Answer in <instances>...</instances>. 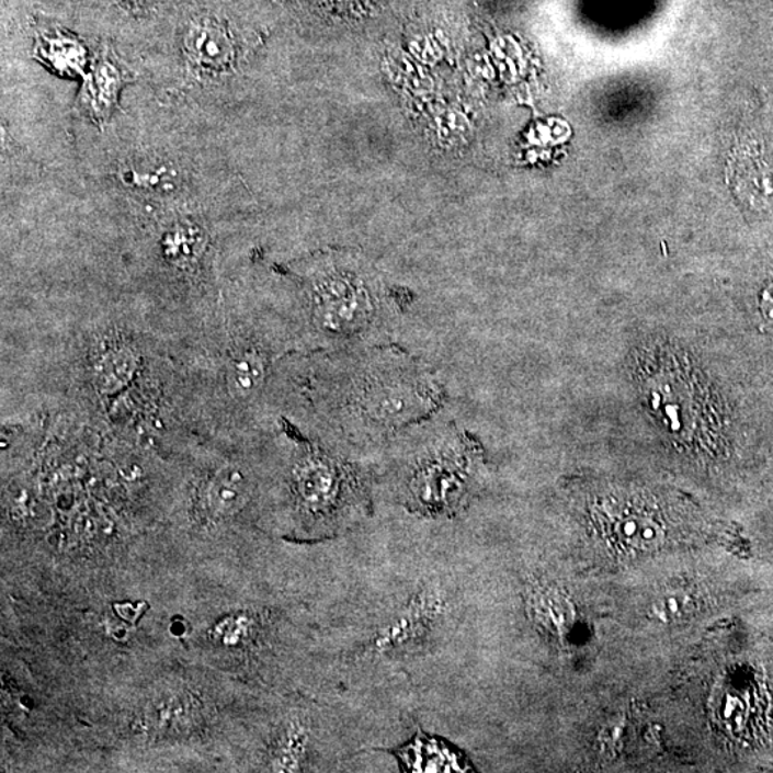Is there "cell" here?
<instances>
[{"mask_svg": "<svg viewBox=\"0 0 773 773\" xmlns=\"http://www.w3.org/2000/svg\"><path fill=\"white\" fill-rule=\"evenodd\" d=\"M759 312L765 326L773 328V283L763 289L759 298Z\"/></svg>", "mask_w": 773, "mask_h": 773, "instance_id": "cell-15", "label": "cell"}, {"mask_svg": "<svg viewBox=\"0 0 773 773\" xmlns=\"http://www.w3.org/2000/svg\"><path fill=\"white\" fill-rule=\"evenodd\" d=\"M293 487L302 508L317 518H353L367 505V475L363 468L322 450H308L298 457Z\"/></svg>", "mask_w": 773, "mask_h": 773, "instance_id": "cell-5", "label": "cell"}, {"mask_svg": "<svg viewBox=\"0 0 773 773\" xmlns=\"http://www.w3.org/2000/svg\"><path fill=\"white\" fill-rule=\"evenodd\" d=\"M689 611H691V599L687 598V594L673 592L664 594L663 598L656 601L650 609V615L656 621L669 623L686 616Z\"/></svg>", "mask_w": 773, "mask_h": 773, "instance_id": "cell-14", "label": "cell"}, {"mask_svg": "<svg viewBox=\"0 0 773 773\" xmlns=\"http://www.w3.org/2000/svg\"><path fill=\"white\" fill-rule=\"evenodd\" d=\"M402 758L411 772L468 771L467 763L456 752L433 739H417Z\"/></svg>", "mask_w": 773, "mask_h": 773, "instance_id": "cell-11", "label": "cell"}, {"mask_svg": "<svg viewBox=\"0 0 773 773\" xmlns=\"http://www.w3.org/2000/svg\"><path fill=\"white\" fill-rule=\"evenodd\" d=\"M621 501L607 508L612 512L613 532L622 542L634 547H652L663 537L662 523L655 514L629 503V499Z\"/></svg>", "mask_w": 773, "mask_h": 773, "instance_id": "cell-9", "label": "cell"}, {"mask_svg": "<svg viewBox=\"0 0 773 773\" xmlns=\"http://www.w3.org/2000/svg\"><path fill=\"white\" fill-rule=\"evenodd\" d=\"M251 495V480L246 471L236 466L221 468L211 480L208 487V505L218 518H227L240 512Z\"/></svg>", "mask_w": 773, "mask_h": 773, "instance_id": "cell-10", "label": "cell"}, {"mask_svg": "<svg viewBox=\"0 0 773 773\" xmlns=\"http://www.w3.org/2000/svg\"><path fill=\"white\" fill-rule=\"evenodd\" d=\"M34 58L58 77L82 79L91 65L92 54L77 37L46 32L37 36Z\"/></svg>", "mask_w": 773, "mask_h": 773, "instance_id": "cell-8", "label": "cell"}, {"mask_svg": "<svg viewBox=\"0 0 773 773\" xmlns=\"http://www.w3.org/2000/svg\"><path fill=\"white\" fill-rule=\"evenodd\" d=\"M154 121L121 110L105 128L88 126L96 133L82 155L88 180L154 211L185 213L223 195L232 181L223 158L184 129Z\"/></svg>", "mask_w": 773, "mask_h": 773, "instance_id": "cell-2", "label": "cell"}, {"mask_svg": "<svg viewBox=\"0 0 773 773\" xmlns=\"http://www.w3.org/2000/svg\"><path fill=\"white\" fill-rule=\"evenodd\" d=\"M446 400L437 374L393 343L334 350L320 379L325 423L350 448L393 443Z\"/></svg>", "mask_w": 773, "mask_h": 773, "instance_id": "cell-1", "label": "cell"}, {"mask_svg": "<svg viewBox=\"0 0 773 773\" xmlns=\"http://www.w3.org/2000/svg\"><path fill=\"white\" fill-rule=\"evenodd\" d=\"M135 367H137V361L129 350L111 351V353L103 355L98 364V386L105 393L120 390L133 377Z\"/></svg>", "mask_w": 773, "mask_h": 773, "instance_id": "cell-13", "label": "cell"}, {"mask_svg": "<svg viewBox=\"0 0 773 773\" xmlns=\"http://www.w3.org/2000/svg\"><path fill=\"white\" fill-rule=\"evenodd\" d=\"M159 254L167 264L177 269H191L203 260L209 246L205 225L192 213H180L171 217L161 229L158 240Z\"/></svg>", "mask_w": 773, "mask_h": 773, "instance_id": "cell-7", "label": "cell"}, {"mask_svg": "<svg viewBox=\"0 0 773 773\" xmlns=\"http://www.w3.org/2000/svg\"><path fill=\"white\" fill-rule=\"evenodd\" d=\"M140 79L137 64L122 59L111 46L92 52L91 65L75 98V120L91 128H105L122 110V93Z\"/></svg>", "mask_w": 773, "mask_h": 773, "instance_id": "cell-6", "label": "cell"}, {"mask_svg": "<svg viewBox=\"0 0 773 773\" xmlns=\"http://www.w3.org/2000/svg\"><path fill=\"white\" fill-rule=\"evenodd\" d=\"M269 374L266 355L258 349H247L238 353L229 364V383L238 395L243 397L255 395L264 387Z\"/></svg>", "mask_w": 773, "mask_h": 773, "instance_id": "cell-12", "label": "cell"}, {"mask_svg": "<svg viewBox=\"0 0 773 773\" xmlns=\"http://www.w3.org/2000/svg\"><path fill=\"white\" fill-rule=\"evenodd\" d=\"M414 444L405 475L406 503L419 512L442 514L462 508L481 464L479 444L442 412L406 431Z\"/></svg>", "mask_w": 773, "mask_h": 773, "instance_id": "cell-4", "label": "cell"}, {"mask_svg": "<svg viewBox=\"0 0 773 773\" xmlns=\"http://www.w3.org/2000/svg\"><path fill=\"white\" fill-rule=\"evenodd\" d=\"M406 307L377 276L350 266H322L306 288L309 326L332 350L391 343Z\"/></svg>", "mask_w": 773, "mask_h": 773, "instance_id": "cell-3", "label": "cell"}]
</instances>
